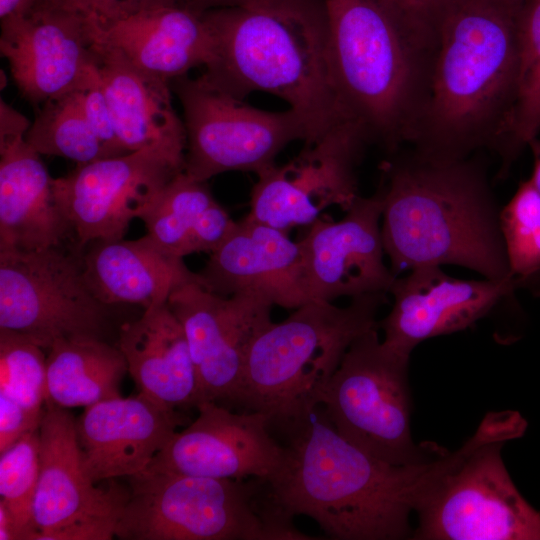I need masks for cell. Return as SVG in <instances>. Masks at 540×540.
I'll return each instance as SVG.
<instances>
[{
    "mask_svg": "<svg viewBox=\"0 0 540 540\" xmlns=\"http://www.w3.org/2000/svg\"><path fill=\"white\" fill-rule=\"evenodd\" d=\"M524 0H445L410 144L429 157L493 149L516 91Z\"/></svg>",
    "mask_w": 540,
    "mask_h": 540,
    "instance_id": "cell-1",
    "label": "cell"
},
{
    "mask_svg": "<svg viewBox=\"0 0 540 540\" xmlns=\"http://www.w3.org/2000/svg\"><path fill=\"white\" fill-rule=\"evenodd\" d=\"M381 234L390 269L458 265L487 279H513L500 211L484 166L412 149L380 165Z\"/></svg>",
    "mask_w": 540,
    "mask_h": 540,
    "instance_id": "cell-2",
    "label": "cell"
},
{
    "mask_svg": "<svg viewBox=\"0 0 540 540\" xmlns=\"http://www.w3.org/2000/svg\"><path fill=\"white\" fill-rule=\"evenodd\" d=\"M203 17L213 37L202 74L210 84L240 99L255 91L281 98L304 121V144L351 120L334 84L323 0H252Z\"/></svg>",
    "mask_w": 540,
    "mask_h": 540,
    "instance_id": "cell-3",
    "label": "cell"
},
{
    "mask_svg": "<svg viewBox=\"0 0 540 540\" xmlns=\"http://www.w3.org/2000/svg\"><path fill=\"white\" fill-rule=\"evenodd\" d=\"M288 438L283 465L268 481L287 514L312 518L333 539L413 536L410 515L434 458L403 466L384 462L341 436L319 405Z\"/></svg>",
    "mask_w": 540,
    "mask_h": 540,
    "instance_id": "cell-4",
    "label": "cell"
},
{
    "mask_svg": "<svg viewBox=\"0 0 540 540\" xmlns=\"http://www.w3.org/2000/svg\"><path fill=\"white\" fill-rule=\"evenodd\" d=\"M340 104L390 154L411 143L427 89L429 53L376 0H323Z\"/></svg>",
    "mask_w": 540,
    "mask_h": 540,
    "instance_id": "cell-5",
    "label": "cell"
},
{
    "mask_svg": "<svg viewBox=\"0 0 540 540\" xmlns=\"http://www.w3.org/2000/svg\"><path fill=\"white\" fill-rule=\"evenodd\" d=\"M384 293L351 299L345 307L310 300L271 322L248 350L236 405L270 418L287 436L317 406V396L361 334L378 326Z\"/></svg>",
    "mask_w": 540,
    "mask_h": 540,
    "instance_id": "cell-6",
    "label": "cell"
},
{
    "mask_svg": "<svg viewBox=\"0 0 540 540\" xmlns=\"http://www.w3.org/2000/svg\"><path fill=\"white\" fill-rule=\"evenodd\" d=\"M526 428L517 411L490 412L460 448L443 450L415 504L412 538L540 540V511L519 492L501 456Z\"/></svg>",
    "mask_w": 540,
    "mask_h": 540,
    "instance_id": "cell-7",
    "label": "cell"
},
{
    "mask_svg": "<svg viewBox=\"0 0 540 540\" xmlns=\"http://www.w3.org/2000/svg\"><path fill=\"white\" fill-rule=\"evenodd\" d=\"M115 537L124 540H311L276 504L266 479L146 469L127 477Z\"/></svg>",
    "mask_w": 540,
    "mask_h": 540,
    "instance_id": "cell-8",
    "label": "cell"
},
{
    "mask_svg": "<svg viewBox=\"0 0 540 540\" xmlns=\"http://www.w3.org/2000/svg\"><path fill=\"white\" fill-rule=\"evenodd\" d=\"M378 328L351 343L317 405L341 436L368 454L398 466L429 461L442 451L412 439L410 356L385 347Z\"/></svg>",
    "mask_w": 540,
    "mask_h": 540,
    "instance_id": "cell-9",
    "label": "cell"
},
{
    "mask_svg": "<svg viewBox=\"0 0 540 540\" xmlns=\"http://www.w3.org/2000/svg\"><path fill=\"white\" fill-rule=\"evenodd\" d=\"M170 83L183 108L184 172L197 181L228 171L257 175L276 164L275 158L289 143L308 139L304 121L290 108L278 112L255 108L203 75H184Z\"/></svg>",
    "mask_w": 540,
    "mask_h": 540,
    "instance_id": "cell-10",
    "label": "cell"
},
{
    "mask_svg": "<svg viewBox=\"0 0 540 540\" xmlns=\"http://www.w3.org/2000/svg\"><path fill=\"white\" fill-rule=\"evenodd\" d=\"M106 310L75 253L64 247L0 251V329L48 350L61 339H101Z\"/></svg>",
    "mask_w": 540,
    "mask_h": 540,
    "instance_id": "cell-11",
    "label": "cell"
},
{
    "mask_svg": "<svg viewBox=\"0 0 540 540\" xmlns=\"http://www.w3.org/2000/svg\"><path fill=\"white\" fill-rule=\"evenodd\" d=\"M184 166L185 156L153 145L80 164L53 178L56 202L73 229L77 248L122 239L131 220L144 214Z\"/></svg>",
    "mask_w": 540,
    "mask_h": 540,
    "instance_id": "cell-12",
    "label": "cell"
},
{
    "mask_svg": "<svg viewBox=\"0 0 540 540\" xmlns=\"http://www.w3.org/2000/svg\"><path fill=\"white\" fill-rule=\"evenodd\" d=\"M369 142L352 120L334 125L287 163L257 174L245 218L287 232L310 226L330 206L347 211L359 196L356 167Z\"/></svg>",
    "mask_w": 540,
    "mask_h": 540,
    "instance_id": "cell-13",
    "label": "cell"
},
{
    "mask_svg": "<svg viewBox=\"0 0 540 540\" xmlns=\"http://www.w3.org/2000/svg\"><path fill=\"white\" fill-rule=\"evenodd\" d=\"M167 303L187 338L197 378V404L236 405L248 350L272 322L273 304L249 293L223 297L199 283L179 287Z\"/></svg>",
    "mask_w": 540,
    "mask_h": 540,
    "instance_id": "cell-14",
    "label": "cell"
},
{
    "mask_svg": "<svg viewBox=\"0 0 540 540\" xmlns=\"http://www.w3.org/2000/svg\"><path fill=\"white\" fill-rule=\"evenodd\" d=\"M0 52L21 95L33 105L80 89L95 68L90 13L35 0L1 20Z\"/></svg>",
    "mask_w": 540,
    "mask_h": 540,
    "instance_id": "cell-15",
    "label": "cell"
},
{
    "mask_svg": "<svg viewBox=\"0 0 540 540\" xmlns=\"http://www.w3.org/2000/svg\"><path fill=\"white\" fill-rule=\"evenodd\" d=\"M197 418L176 431L147 469L187 475L271 480L285 459V446L272 435L261 412L232 411L214 401L199 402Z\"/></svg>",
    "mask_w": 540,
    "mask_h": 540,
    "instance_id": "cell-16",
    "label": "cell"
},
{
    "mask_svg": "<svg viewBox=\"0 0 540 540\" xmlns=\"http://www.w3.org/2000/svg\"><path fill=\"white\" fill-rule=\"evenodd\" d=\"M383 199L379 188L358 196L338 220L318 218L299 240L310 300L388 294L396 276L384 262L381 234Z\"/></svg>",
    "mask_w": 540,
    "mask_h": 540,
    "instance_id": "cell-17",
    "label": "cell"
},
{
    "mask_svg": "<svg viewBox=\"0 0 540 540\" xmlns=\"http://www.w3.org/2000/svg\"><path fill=\"white\" fill-rule=\"evenodd\" d=\"M518 290L514 279H459L441 266L424 265L396 277L389 293L394 302L380 322L383 345L410 356L421 342L464 330Z\"/></svg>",
    "mask_w": 540,
    "mask_h": 540,
    "instance_id": "cell-18",
    "label": "cell"
},
{
    "mask_svg": "<svg viewBox=\"0 0 540 540\" xmlns=\"http://www.w3.org/2000/svg\"><path fill=\"white\" fill-rule=\"evenodd\" d=\"M129 489L114 479L98 487L85 466L76 419L67 409L45 403L40 424V469L33 514L38 536L72 523L120 516Z\"/></svg>",
    "mask_w": 540,
    "mask_h": 540,
    "instance_id": "cell-19",
    "label": "cell"
},
{
    "mask_svg": "<svg viewBox=\"0 0 540 540\" xmlns=\"http://www.w3.org/2000/svg\"><path fill=\"white\" fill-rule=\"evenodd\" d=\"M198 275L201 286L223 297L249 293L292 310L310 301L300 242L246 218L236 222Z\"/></svg>",
    "mask_w": 540,
    "mask_h": 540,
    "instance_id": "cell-20",
    "label": "cell"
},
{
    "mask_svg": "<svg viewBox=\"0 0 540 540\" xmlns=\"http://www.w3.org/2000/svg\"><path fill=\"white\" fill-rule=\"evenodd\" d=\"M183 423L176 409L142 392L85 407L76 432L88 474L98 483L146 470Z\"/></svg>",
    "mask_w": 540,
    "mask_h": 540,
    "instance_id": "cell-21",
    "label": "cell"
},
{
    "mask_svg": "<svg viewBox=\"0 0 540 540\" xmlns=\"http://www.w3.org/2000/svg\"><path fill=\"white\" fill-rule=\"evenodd\" d=\"M92 17V16H91ZM93 21L97 43L120 52L137 68L171 82L213 59V37L203 14L175 5L117 21Z\"/></svg>",
    "mask_w": 540,
    "mask_h": 540,
    "instance_id": "cell-22",
    "label": "cell"
},
{
    "mask_svg": "<svg viewBox=\"0 0 540 540\" xmlns=\"http://www.w3.org/2000/svg\"><path fill=\"white\" fill-rule=\"evenodd\" d=\"M40 155L23 136L0 142V251L63 247L74 237Z\"/></svg>",
    "mask_w": 540,
    "mask_h": 540,
    "instance_id": "cell-23",
    "label": "cell"
},
{
    "mask_svg": "<svg viewBox=\"0 0 540 540\" xmlns=\"http://www.w3.org/2000/svg\"><path fill=\"white\" fill-rule=\"evenodd\" d=\"M97 68L116 133L130 153L157 145L185 156L186 132L171 100L170 82L133 65L94 40Z\"/></svg>",
    "mask_w": 540,
    "mask_h": 540,
    "instance_id": "cell-24",
    "label": "cell"
},
{
    "mask_svg": "<svg viewBox=\"0 0 540 540\" xmlns=\"http://www.w3.org/2000/svg\"><path fill=\"white\" fill-rule=\"evenodd\" d=\"M82 256L85 279L105 305L135 304L147 309L166 303L188 283H199L183 258L162 248L150 235L136 240H96Z\"/></svg>",
    "mask_w": 540,
    "mask_h": 540,
    "instance_id": "cell-25",
    "label": "cell"
},
{
    "mask_svg": "<svg viewBox=\"0 0 540 540\" xmlns=\"http://www.w3.org/2000/svg\"><path fill=\"white\" fill-rule=\"evenodd\" d=\"M117 347L139 392L170 408L196 407L197 378L189 345L167 302L123 324Z\"/></svg>",
    "mask_w": 540,
    "mask_h": 540,
    "instance_id": "cell-26",
    "label": "cell"
},
{
    "mask_svg": "<svg viewBox=\"0 0 540 540\" xmlns=\"http://www.w3.org/2000/svg\"><path fill=\"white\" fill-rule=\"evenodd\" d=\"M126 372L127 362L117 346L99 338L58 340L47 354L46 402L85 408L120 397Z\"/></svg>",
    "mask_w": 540,
    "mask_h": 540,
    "instance_id": "cell-27",
    "label": "cell"
},
{
    "mask_svg": "<svg viewBox=\"0 0 540 540\" xmlns=\"http://www.w3.org/2000/svg\"><path fill=\"white\" fill-rule=\"evenodd\" d=\"M540 132V0H524L514 102L493 148L504 178L521 152Z\"/></svg>",
    "mask_w": 540,
    "mask_h": 540,
    "instance_id": "cell-28",
    "label": "cell"
},
{
    "mask_svg": "<svg viewBox=\"0 0 540 540\" xmlns=\"http://www.w3.org/2000/svg\"><path fill=\"white\" fill-rule=\"evenodd\" d=\"M25 140L41 155L63 157L78 165L108 158L84 116L79 89L44 102Z\"/></svg>",
    "mask_w": 540,
    "mask_h": 540,
    "instance_id": "cell-29",
    "label": "cell"
},
{
    "mask_svg": "<svg viewBox=\"0 0 540 540\" xmlns=\"http://www.w3.org/2000/svg\"><path fill=\"white\" fill-rule=\"evenodd\" d=\"M216 200L206 182L178 173L140 217L147 234L169 253L190 255L192 236L204 213Z\"/></svg>",
    "mask_w": 540,
    "mask_h": 540,
    "instance_id": "cell-30",
    "label": "cell"
},
{
    "mask_svg": "<svg viewBox=\"0 0 540 540\" xmlns=\"http://www.w3.org/2000/svg\"><path fill=\"white\" fill-rule=\"evenodd\" d=\"M500 225L512 278L518 289L540 297V194L530 179L501 208Z\"/></svg>",
    "mask_w": 540,
    "mask_h": 540,
    "instance_id": "cell-31",
    "label": "cell"
},
{
    "mask_svg": "<svg viewBox=\"0 0 540 540\" xmlns=\"http://www.w3.org/2000/svg\"><path fill=\"white\" fill-rule=\"evenodd\" d=\"M39 469L40 427L0 455V499L14 519L18 540H33L37 532L33 506Z\"/></svg>",
    "mask_w": 540,
    "mask_h": 540,
    "instance_id": "cell-32",
    "label": "cell"
},
{
    "mask_svg": "<svg viewBox=\"0 0 540 540\" xmlns=\"http://www.w3.org/2000/svg\"><path fill=\"white\" fill-rule=\"evenodd\" d=\"M30 338L0 329V392L42 412L47 395V356Z\"/></svg>",
    "mask_w": 540,
    "mask_h": 540,
    "instance_id": "cell-33",
    "label": "cell"
},
{
    "mask_svg": "<svg viewBox=\"0 0 540 540\" xmlns=\"http://www.w3.org/2000/svg\"><path fill=\"white\" fill-rule=\"evenodd\" d=\"M79 94L84 116L108 158L127 154L114 127L97 63L86 83L79 89Z\"/></svg>",
    "mask_w": 540,
    "mask_h": 540,
    "instance_id": "cell-34",
    "label": "cell"
},
{
    "mask_svg": "<svg viewBox=\"0 0 540 540\" xmlns=\"http://www.w3.org/2000/svg\"><path fill=\"white\" fill-rule=\"evenodd\" d=\"M429 54L445 0H376Z\"/></svg>",
    "mask_w": 540,
    "mask_h": 540,
    "instance_id": "cell-35",
    "label": "cell"
},
{
    "mask_svg": "<svg viewBox=\"0 0 540 540\" xmlns=\"http://www.w3.org/2000/svg\"><path fill=\"white\" fill-rule=\"evenodd\" d=\"M45 409L31 411L0 392V453L22 436L40 427Z\"/></svg>",
    "mask_w": 540,
    "mask_h": 540,
    "instance_id": "cell-36",
    "label": "cell"
},
{
    "mask_svg": "<svg viewBox=\"0 0 540 540\" xmlns=\"http://www.w3.org/2000/svg\"><path fill=\"white\" fill-rule=\"evenodd\" d=\"M180 5L179 0H89V13L99 24L158 8Z\"/></svg>",
    "mask_w": 540,
    "mask_h": 540,
    "instance_id": "cell-37",
    "label": "cell"
},
{
    "mask_svg": "<svg viewBox=\"0 0 540 540\" xmlns=\"http://www.w3.org/2000/svg\"><path fill=\"white\" fill-rule=\"evenodd\" d=\"M119 516L86 519L41 534L37 540H110L115 537Z\"/></svg>",
    "mask_w": 540,
    "mask_h": 540,
    "instance_id": "cell-38",
    "label": "cell"
},
{
    "mask_svg": "<svg viewBox=\"0 0 540 540\" xmlns=\"http://www.w3.org/2000/svg\"><path fill=\"white\" fill-rule=\"evenodd\" d=\"M31 124L29 120L4 102L0 101V142L25 137Z\"/></svg>",
    "mask_w": 540,
    "mask_h": 540,
    "instance_id": "cell-39",
    "label": "cell"
},
{
    "mask_svg": "<svg viewBox=\"0 0 540 540\" xmlns=\"http://www.w3.org/2000/svg\"><path fill=\"white\" fill-rule=\"evenodd\" d=\"M252 0H179V4L199 14L206 11L240 6Z\"/></svg>",
    "mask_w": 540,
    "mask_h": 540,
    "instance_id": "cell-40",
    "label": "cell"
},
{
    "mask_svg": "<svg viewBox=\"0 0 540 540\" xmlns=\"http://www.w3.org/2000/svg\"><path fill=\"white\" fill-rule=\"evenodd\" d=\"M0 540H18L17 529L14 519L0 499Z\"/></svg>",
    "mask_w": 540,
    "mask_h": 540,
    "instance_id": "cell-41",
    "label": "cell"
},
{
    "mask_svg": "<svg viewBox=\"0 0 540 540\" xmlns=\"http://www.w3.org/2000/svg\"><path fill=\"white\" fill-rule=\"evenodd\" d=\"M35 0H0V19L4 20L24 13Z\"/></svg>",
    "mask_w": 540,
    "mask_h": 540,
    "instance_id": "cell-42",
    "label": "cell"
},
{
    "mask_svg": "<svg viewBox=\"0 0 540 540\" xmlns=\"http://www.w3.org/2000/svg\"><path fill=\"white\" fill-rule=\"evenodd\" d=\"M528 147L533 155V171L529 179L540 194V140L535 138L529 143Z\"/></svg>",
    "mask_w": 540,
    "mask_h": 540,
    "instance_id": "cell-43",
    "label": "cell"
},
{
    "mask_svg": "<svg viewBox=\"0 0 540 540\" xmlns=\"http://www.w3.org/2000/svg\"><path fill=\"white\" fill-rule=\"evenodd\" d=\"M43 1L51 3V4L59 5V6L79 9V10L89 13V9H88L89 0H43Z\"/></svg>",
    "mask_w": 540,
    "mask_h": 540,
    "instance_id": "cell-44",
    "label": "cell"
}]
</instances>
